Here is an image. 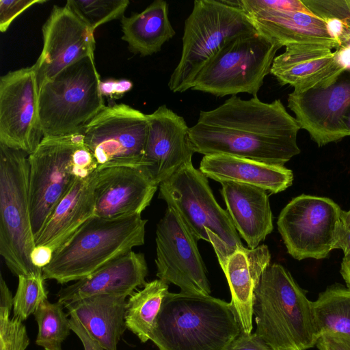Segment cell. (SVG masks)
<instances>
[{
    "label": "cell",
    "instance_id": "ffe728a7",
    "mask_svg": "<svg viewBox=\"0 0 350 350\" xmlns=\"http://www.w3.org/2000/svg\"><path fill=\"white\" fill-rule=\"evenodd\" d=\"M148 274L145 256L133 250L102 267L89 276L62 288L57 293L62 305L103 294L131 295L144 286Z\"/></svg>",
    "mask_w": 350,
    "mask_h": 350
},
{
    "label": "cell",
    "instance_id": "f35d334b",
    "mask_svg": "<svg viewBox=\"0 0 350 350\" xmlns=\"http://www.w3.org/2000/svg\"><path fill=\"white\" fill-rule=\"evenodd\" d=\"M228 350H272L255 332L241 333L231 343Z\"/></svg>",
    "mask_w": 350,
    "mask_h": 350
},
{
    "label": "cell",
    "instance_id": "5b68a950",
    "mask_svg": "<svg viewBox=\"0 0 350 350\" xmlns=\"http://www.w3.org/2000/svg\"><path fill=\"white\" fill-rule=\"evenodd\" d=\"M159 187V198L177 213L194 237L211 243L223 270L228 258L244 246L227 211L214 198L207 177L190 162Z\"/></svg>",
    "mask_w": 350,
    "mask_h": 350
},
{
    "label": "cell",
    "instance_id": "f907efd6",
    "mask_svg": "<svg viewBox=\"0 0 350 350\" xmlns=\"http://www.w3.org/2000/svg\"><path fill=\"white\" fill-rule=\"evenodd\" d=\"M342 122L347 128L350 136V108L344 114L342 117Z\"/></svg>",
    "mask_w": 350,
    "mask_h": 350
},
{
    "label": "cell",
    "instance_id": "e575fe53",
    "mask_svg": "<svg viewBox=\"0 0 350 350\" xmlns=\"http://www.w3.org/2000/svg\"><path fill=\"white\" fill-rule=\"evenodd\" d=\"M316 16L322 20L335 18L340 19L350 28V12L338 7L334 0H301Z\"/></svg>",
    "mask_w": 350,
    "mask_h": 350
},
{
    "label": "cell",
    "instance_id": "836d02e7",
    "mask_svg": "<svg viewBox=\"0 0 350 350\" xmlns=\"http://www.w3.org/2000/svg\"><path fill=\"white\" fill-rule=\"evenodd\" d=\"M29 338L22 321L0 318V350H26Z\"/></svg>",
    "mask_w": 350,
    "mask_h": 350
},
{
    "label": "cell",
    "instance_id": "ac0fdd59",
    "mask_svg": "<svg viewBox=\"0 0 350 350\" xmlns=\"http://www.w3.org/2000/svg\"><path fill=\"white\" fill-rule=\"evenodd\" d=\"M146 115L148 131L143 166L159 185L183 165L191 162L194 152L189 140V127L183 117L165 105Z\"/></svg>",
    "mask_w": 350,
    "mask_h": 350
},
{
    "label": "cell",
    "instance_id": "484cf974",
    "mask_svg": "<svg viewBox=\"0 0 350 350\" xmlns=\"http://www.w3.org/2000/svg\"><path fill=\"white\" fill-rule=\"evenodd\" d=\"M127 294L90 296L64 304L68 315L77 319L105 350H118L126 329Z\"/></svg>",
    "mask_w": 350,
    "mask_h": 350
},
{
    "label": "cell",
    "instance_id": "1f68e13d",
    "mask_svg": "<svg viewBox=\"0 0 350 350\" xmlns=\"http://www.w3.org/2000/svg\"><path fill=\"white\" fill-rule=\"evenodd\" d=\"M129 3L128 0H68L66 4L94 31L105 23L121 19Z\"/></svg>",
    "mask_w": 350,
    "mask_h": 350
},
{
    "label": "cell",
    "instance_id": "603a6c76",
    "mask_svg": "<svg viewBox=\"0 0 350 350\" xmlns=\"http://www.w3.org/2000/svg\"><path fill=\"white\" fill-rule=\"evenodd\" d=\"M199 170L220 183L234 181L258 187L271 193L284 191L293 180V172L284 166L225 154L204 155Z\"/></svg>",
    "mask_w": 350,
    "mask_h": 350
},
{
    "label": "cell",
    "instance_id": "74e56055",
    "mask_svg": "<svg viewBox=\"0 0 350 350\" xmlns=\"http://www.w3.org/2000/svg\"><path fill=\"white\" fill-rule=\"evenodd\" d=\"M316 346L319 350H350V336L326 332L318 338Z\"/></svg>",
    "mask_w": 350,
    "mask_h": 350
},
{
    "label": "cell",
    "instance_id": "5bb4252c",
    "mask_svg": "<svg viewBox=\"0 0 350 350\" xmlns=\"http://www.w3.org/2000/svg\"><path fill=\"white\" fill-rule=\"evenodd\" d=\"M34 64L0 78V144L28 155L43 138Z\"/></svg>",
    "mask_w": 350,
    "mask_h": 350
},
{
    "label": "cell",
    "instance_id": "8fae6325",
    "mask_svg": "<svg viewBox=\"0 0 350 350\" xmlns=\"http://www.w3.org/2000/svg\"><path fill=\"white\" fill-rule=\"evenodd\" d=\"M83 142L81 132L45 136L28 155L30 215L34 238L75 180L72 156Z\"/></svg>",
    "mask_w": 350,
    "mask_h": 350
},
{
    "label": "cell",
    "instance_id": "30bf717a",
    "mask_svg": "<svg viewBox=\"0 0 350 350\" xmlns=\"http://www.w3.org/2000/svg\"><path fill=\"white\" fill-rule=\"evenodd\" d=\"M148 131L147 115L126 104L105 106L81 130L98 169L143 166Z\"/></svg>",
    "mask_w": 350,
    "mask_h": 350
},
{
    "label": "cell",
    "instance_id": "816d5d0a",
    "mask_svg": "<svg viewBox=\"0 0 350 350\" xmlns=\"http://www.w3.org/2000/svg\"><path fill=\"white\" fill-rule=\"evenodd\" d=\"M44 350H49V349H44ZM56 350H62V349H56Z\"/></svg>",
    "mask_w": 350,
    "mask_h": 350
},
{
    "label": "cell",
    "instance_id": "7dc6e473",
    "mask_svg": "<svg viewBox=\"0 0 350 350\" xmlns=\"http://www.w3.org/2000/svg\"><path fill=\"white\" fill-rule=\"evenodd\" d=\"M340 45L350 46V28L347 26L342 36L340 38Z\"/></svg>",
    "mask_w": 350,
    "mask_h": 350
},
{
    "label": "cell",
    "instance_id": "f546056e",
    "mask_svg": "<svg viewBox=\"0 0 350 350\" xmlns=\"http://www.w3.org/2000/svg\"><path fill=\"white\" fill-rule=\"evenodd\" d=\"M63 308L61 303L46 299L33 314L38 327L36 344L44 349H61L62 343L70 334L69 319Z\"/></svg>",
    "mask_w": 350,
    "mask_h": 350
},
{
    "label": "cell",
    "instance_id": "c3c4849f",
    "mask_svg": "<svg viewBox=\"0 0 350 350\" xmlns=\"http://www.w3.org/2000/svg\"><path fill=\"white\" fill-rule=\"evenodd\" d=\"M340 219L345 226L350 229V209L347 211H342Z\"/></svg>",
    "mask_w": 350,
    "mask_h": 350
},
{
    "label": "cell",
    "instance_id": "7402d4cb",
    "mask_svg": "<svg viewBox=\"0 0 350 350\" xmlns=\"http://www.w3.org/2000/svg\"><path fill=\"white\" fill-rule=\"evenodd\" d=\"M227 212L248 248L254 249L273 229L267 191L234 181L221 183Z\"/></svg>",
    "mask_w": 350,
    "mask_h": 350
},
{
    "label": "cell",
    "instance_id": "d6986e66",
    "mask_svg": "<svg viewBox=\"0 0 350 350\" xmlns=\"http://www.w3.org/2000/svg\"><path fill=\"white\" fill-rule=\"evenodd\" d=\"M332 50L319 45L287 46L274 58L270 73L280 85H288L296 93L326 88L346 70Z\"/></svg>",
    "mask_w": 350,
    "mask_h": 350
},
{
    "label": "cell",
    "instance_id": "8d00e7d4",
    "mask_svg": "<svg viewBox=\"0 0 350 350\" xmlns=\"http://www.w3.org/2000/svg\"><path fill=\"white\" fill-rule=\"evenodd\" d=\"M133 88V83L128 79H108L101 81L100 90L102 96L111 99H118L129 92Z\"/></svg>",
    "mask_w": 350,
    "mask_h": 350
},
{
    "label": "cell",
    "instance_id": "4316f807",
    "mask_svg": "<svg viewBox=\"0 0 350 350\" xmlns=\"http://www.w3.org/2000/svg\"><path fill=\"white\" fill-rule=\"evenodd\" d=\"M168 12L167 2L156 0L142 12L120 19L122 39L131 51L143 57L151 55L174 36Z\"/></svg>",
    "mask_w": 350,
    "mask_h": 350
},
{
    "label": "cell",
    "instance_id": "44dd1931",
    "mask_svg": "<svg viewBox=\"0 0 350 350\" xmlns=\"http://www.w3.org/2000/svg\"><path fill=\"white\" fill-rule=\"evenodd\" d=\"M94 172L86 178H75L35 238V246H47L54 254L95 216L93 196Z\"/></svg>",
    "mask_w": 350,
    "mask_h": 350
},
{
    "label": "cell",
    "instance_id": "52a82bcc",
    "mask_svg": "<svg viewBox=\"0 0 350 350\" xmlns=\"http://www.w3.org/2000/svg\"><path fill=\"white\" fill-rule=\"evenodd\" d=\"M28 154L0 144V254L15 275L42 271L31 260L35 247L29 204Z\"/></svg>",
    "mask_w": 350,
    "mask_h": 350
},
{
    "label": "cell",
    "instance_id": "cb8c5ba5",
    "mask_svg": "<svg viewBox=\"0 0 350 350\" xmlns=\"http://www.w3.org/2000/svg\"><path fill=\"white\" fill-rule=\"evenodd\" d=\"M247 16L258 32L282 47L319 45L336 49L340 46L329 35L325 21L314 14L264 10Z\"/></svg>",
    "mask_w": 350,
    "mask_h": 350
},
{
    "label": "cell",
    "instance_id": "d6a6232c",
    "mask_svg": "<svg viewBox=\"0 0 350 350\" xmlns=\"http://www.w3.org/2000/svg\"><path fill=\"white\" fill-rule=\"evenodd\" d=\"M226 1L247 15L264 10L299 12L313 14L301 0H232Z\"/></svg>",
    "mask_w": 350,
    "mask_h": 350
},
{
    "label": "cell",
    "instance_id": "9a60e30c",
    "mask_svg": "<svg viewBox=\"0 0 350 350\" xmlns=\"http://www.w3.org/2000/svg\"><path fill=\"white\" fill-rule=\"evenodd\" d=\"M42 32V49L34 64L39 88L64 68L94 55V31L66 4L53 7Z\"/></svg>",
    "mask_w": 350,
    "mask_h": 350
},
{
    "label": "cell",
    "instance_id": "7bdbcfd3",
    "mask_svg": "<svg viewBox=\"0 0 350 350\" xmlns=\"http://www.w3.org/2000/svg\"><path fill=\"white\" fill-rule=\"evenodd\" d=\"M53 256L52 250L45 245L35 246L31 254V260L33 265L42 269L50 263Z\"/></svg>",
    "mask_w": 350,
    "mask_h": 350
},
{
    "label": "cell",
    "instance_id": "f1b7e54d",
    "mask_svg": "<svg viewBox=\"0 0 350 350\" xmlns=\"http://www.w3.org/2000/svg\"><path fill=\"white\" fill-rule=\"evenodd\" d=\"M312 304L319 336L326 332L350 336V288L332 285Z\"/></svg>",
    "mask_w": 350,
    "mask_h": 350
},
{
    "label": "cell",
    "instance_id": "3957f363",
    "mask_svg": "<svg viewBox=\"0 0 350 350\" xmlns=\"http://www.w3.org/2000/svg\"><path fill=\"white\" fill-rule=\"evenodd\" d=\"M256 334L272 350H307L319 337L312 301L281 265L269 264L254 289Z\"/></svg>",
    "mask_w": 350,
    "mask_h": 350
},
{
    "label": "cell",
    "instance_id": "b9f144b4",
    "mask_svg": "<svg viewBox=\"0 0 350 350\" xmlns=\"http://www.w3.org/2000/svg\"><path fill=\"white\" fill-rule=\"evenodd\" d=\"M334 239L333 250H342L344 256L350 252V229L345 226L341 219L336 226Z\"/></svg>",
    "mask_w": 350,
    "mask_h": 350
},
{
    "label": "cell",
    "instance_id": "ab89813d",
    "mask_svg": "<svg viewBox=\"0 0 350 350\" xmlns=\"http://www.w3.org/2000/svg\"><path fill=\"white\" fill-rule=\"evenodd\" d=\"M69 323L71 330L81 341L84 350H105L101 344L91 335L77 319L71 317L69 319Z\"/></svg>",
    "mask_w": 350,
    "mask_h": 350
},
{
    "label": "cell",
    "instance_id": "8992f818",
    "mask_svg": "<svg viewBox=\"0 0 350 350\" xmlns=\"http://www.w3.org/2000/svg\"><path fill=\"white\" fill-rule=\"evenodd\" d=\"M257 31L249 16L226 0H196L185 21L180 61L168 87L173 92L191 89L202 70L227 41Z\"/></svg>",
    "mask_w": 350,
    "mask_h": 350
},
{
    "label": "cell",
    "instance_id": "4dcf8cb0",
    "mask_svg": "<svg viewBox=\"0 0 350 350\" xmlns=\"http://www.w3.org/2000/svg\"><path fill=\"white\" fill-rule=\"evenodd\" d=\"M17 289L13 299V317L21 321L33 314L47 299L42 271L18 276Z\"/></svg>",
    "mask_w": 350,
    "mask_h": 350
},
{
    "label": "cell",
    "instance_id": "f6af8a7d",
    "mask_svg": "<svg viewBox=\"0 0 350 350\" xmlns=\"http://www.w3.org/2000/svg\"><path fill=\"white\" fill-rule=\"evenodd\" d=\"M335 52L340 64L345 68L350 70V46L340 45L336 49Z\"/></svg>",
    "mask_w": 350,
    "mask_h": 350
},
{
    "label": "cell",
    "instance_id": "9c48e42d",
    "mask_svg": "<svg viewBox=\"0 0 350 350\" xmlns=\"http://www.w3.org/2000/svg\"><path fill=\"white\" fill-rule=\"evenodd\" d=\"M281 47L258 31L235 36L202 70L191 90L219 97L239 93L256 96Z\"/></svg>",
    "mask_w": 350,
    "mask_h": 350
},
{
    "label": "cell",
    "instance_id": "d590c367",
    "mask_svg": "<svg viewBox=\"0 0 350 350\" xmlns=\"http://www.w3.org/2000/svg\"><path fill=\"white\" fill-rule=\"evenodd\" d=\"M45 2V0H1L0 31L5 32L13 21L29 8Z\"/></svg>",
    "mask_w": 350,
    "mask_h": 350
},
{
    "label": "cell",
    "instance_id": "7a4b0ae2",
    "mask_svg": "<svg viewBox=\"0 0 350 350\" xmlns=\"http://www.w3.org/2000/svg\"><path fill=\"white\" fill-rule=\"evenodd\" d=\"M241 332L231 301L211 295L169 292L150 340L159 350H228Z\"/></svg>",
    "mask_w": 350,
    "mask_h": 350
},
{
    "label": "cell",
    "instance_id": "681fc988",
    "mask_svg": "<svg viewBox=\"0 0 350 350\" xmlns=\"http://www.w3.org/2000/svg\"><path fill=\"white\" fill-rule=\"evenodd\" d=\"M334 1L340 8L350 12V0H334Z\"/></svg>",
    "mask_w": 350,
    "mask_h": 350
},
{
    "label": "cell",
    "instance_id": "2e32d148",
    "mask_svg": "<svg viewBox=\"0 0 350 350\" xmlns=\"http://www.w3.org/2000/svg\"><path fill=\"white\" fill-rule=\"evenodd\" d=\"M288 107L319 147L349 136L342 117L350 108V70L326 88L293 91L288 96Z\"/></svg>",
    "mask_w": 350,
    "mask_h": 350
},
{
    "label": "cell",
    "instance_id": "d4e9b609",
    "mask_svg": "<svg viewBox=\"0 0 350 350\" xmlns=\"http://www.w3.org/2000/svg\"><path fill=\"white\" fill-rule=\"evenodd\" d=\"M270 260L271 254L266 245H259L254 249L243 247L228 258L223 269L242 333H252L254 289Z\"/></svg>",
    "mask_w": 350,
    "mask_h": 350
},
{
    "label": "cell",
    "instance_id": "83f0119b",
    "mask_svg": "<svg viewBox=\"0 0 350 350\" xmlns=\"http://www.w3.org/2000/svg\"><path fill=\"white\" fill-rule=\"evenodd\" d=\"M168 284L160 279L146 282L127 299L125 324L142 342L150 339L163 301L169 293Z\"/></svg>",
    "mask_w": 350,
    "mask_h": 350
},
{
    "label": "cell",
    "instance_id": "bcb514c9",
    "mask_svg": "<svg viewBox=\"0 0 350 350\" xmlns=\"http://www.w3.org/2000/svg\"><path fill=\"white\" fill-rule=\"evenodd\" d=\"M340 273L347 284V287L350 288V252L344 256Z\"/></svg>",
    "mask_w": 350,
    "mask_h": 350
},
{
    "label": "cell",
    "instance_id": "ba28073f",
    "mask_svg": "<svg viewBox=\"0 0 350 350\" xmlns=\"http://www.w3.org/2000/svg\"><path fill=\"white\" fill-rule=\"evenodd\" d=\"M94 55L64 68L39 90L43 136L78 133L105 107Z\"/></svg>",
    "mask_w": 350,
    "mask_h": 350
},
{
    "label": "cell",
    "instance_id": "e0dca14e",
    "mask_svg": "<svg viewBox=\"0 0 350 350\" xmlns=\"http://www.w3.org/2000/svg\"><path fill=\"white\" fill-rule=\"evenodd\" d=\"M158 187L145 166L97 170L93 178L95 216L116 219L141 215Z\"/></svg>",
    "mask_w": 350,
    "mask_h": 350
},
{
    "label": "cell",
    "instance_id": "4fadbf2b",
    "mask_svg": "<svg viewBox=\"0 0 350 350\" xmlns=\"http://www.w3.org/2000/svg\"><path fill=\"white\" fill-rule=\"evenodd\" d=\"M155 241L159 279L178 286L183 293L210 295L198 240L171 207L157 225Z\"/></svg>",
    "mask_w": 350,
    "mask_h": 350
},
{
    "label": "cell",
    "instance_id": "60d3db41",
    "mask_svg": "<svg viewBox=\"0 0 350 350\" xmlns=\"http://www.w3.org/2000/svg\"><path fill=\"white\" fill-rule=\"evenodd\" d=\"M13 299L3 275H0V318H10L11 310L13 309Z\"/></svg>",
    "mask_w": 350,
    "mask_h": 350
},
{
    "label": "cell",
    "instance_id": "ee69618b",
    "mask_svg": "<svg viewBox=\"0 0 350 350\" xmlns=\"http://www.w3.org/2000/svg\"><path fill=\"white\" fill-rule=\"evenodd\" d=\"M327 31L332 38L338 42L340 44V38L342 36L347 25L342 21L331 18L324 20Z\"/></svg>",
    "mask_w": 350,
    "mask_h": 350
},
{
    "label": "cell",
    "instance_id": "277c9868",
    "mask_svg": "<svg viewBox=\"0 0 350 350\" xmlns=\"http://www.w3.org/2000/svg\"><path fill=\"white\" fill-rule=\"evenodd\" d=\"M146 223L141 215L116 219L94 216L53 254L42 269L44 280L64 284L89 276L143 245Z\"/></svg>",
    "mask_w": 350,
    "mask_h": 350
},
{
    "label": "cell",
    "instance_id": "7c38bea8",
    "mask_svg": "<svg viewBox=\"0 0 350 350\" xmlns=\"http://www.w3.org/2000/svg\"><path fill=\"white\" fill-rule=\"evenodd\" d=\"M342 211L328 198L301 194L292 199L277 221L288 253L298 260L327 258Z\"/></svg>",
    "mask_w": 350,
    "mask_h": 350
},
{
    "label": "cell",
    "instance_id": "6da1fadb",
    "mask_svg": "<svg viewBox=\"0 0 350 350\" xmlns=\"http://www.w3.org/2000/svg\"><path fill=\"white\" fill-rule=\"evenodd\" d=\"M301 127L280 99L268 103L232 96L220 106L200 111L189 135L194 152L225 154L284 166L301 152Z\"/></svg>",
    "mask_w": 350,
    "mask_h": 350
}]
</instances>
